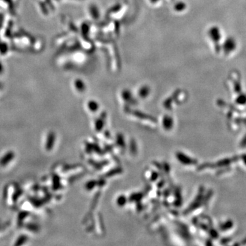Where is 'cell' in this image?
Returning a JSON list of instances; mask_svg holds the SVG:
<instances>
[{"instance_id":"1","label":"cell","mask_w":246,"mask_h":246,"mask_svg":"<svg viewBox=\"0 0 246 246\" xmlns=\"http://www.w3.org/2000/svg\"><path fill=\"white\" fill-rule=\"evenodd\" d=\"M208 34L210 39L215 43L218 42L221 39L220 30L218 27H211V28L209 30Z\"/></svg>"},{"instance_id":"2","label":"cell","mask_w":246,"mask_h":246,"mask_svg":"<svg viewBox=\"0 0 246 246\" xmlns=\"http://www.w3.org/2000/svg\"><path fill=\"white\" fill-rule=\"evenodd\" d=\"M226 53H231L236 48V41L233 38H228L223 45Z\"/></svg>"}]
</instances>
